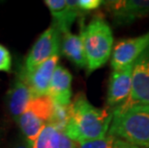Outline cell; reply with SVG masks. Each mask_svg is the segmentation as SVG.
I'll return each instance as SVG.
<instances>
[{
	"label": "cell",
	"instance_id": "obj_2",
	"mask_svg": "<svg viewBox=\"0 0 149 148\" xmlns=\"http://www.w3.org/2000/svg\"><path fill=\"white\" fill-rule=\"evenodd\" d=\"M80 36L83 39L88 73L102 67L113 54V36L110 25L100 15H95L87 25L81 24Z\"/></svg>",
	"mask_w": 149,
	"mask_h": 148
},
{
	"label": "cell",
	"instance_id": "obj_1",
	"mask_svg": "<svg viewBox=\"0 0 149 148\" xmlns=\"http://www.w3.org/2000/svg\"><path fill=\"white\" fill-rule=\"evenodd\" d=\"M70 117L65 135L75 142H83L107 136L113 118V110L99 109L88 102L84 93H78L71 101Z\"/></svg>",
	"mask_w": 149,
	"mask_h": 148
},
{
	"label": "cell",
	"instance_id": "obj_10",
	"mask_svg": "<svg viewBox=\"0 0 149 148\" xmlns=\"http://www.w3.org/2000/svg\"><path fill=\"white\" fill-rule=\"evenodd\" d=\"M33 97L32 90L21 71L12 83L6 95L9 113L17 122L26 111Z\"/></svg>",
	"mask_w": 149,
	"mask_h": 148
},
{
	"label": "cell",
	"instance_id": "obj_21",
	"mask_svg": "<svg viewBox=\"0 0 149 148\" xmlns=\"http://www.w3.org/2000/svg\"><path fill=\"white\" fill-rule=\"evenodd\" d=\"M13 148H32V146H31L26 140H24V141H22V142L17 143Z\"/></svg>",
	"mask_w": 149,
	"mask_h": 148
},
{
	"label": "cell",
	"instance_id": "obj_5",
	"mask_svg": "<svg viewBox=\"0 0 149 148\" xmlns=\"http://www.w3.org/2000/svg\"><path fill=\"white\" fill-rule=\"evenodd\" d=\"M133 86L129 98L113 112L122 113L134 107H149V48L142 53L133 67Z\"/></svg>",
	"mask_w": 149,
	"mask_h": 148
},
{
	"label": "cell",
	"instance_id": "obj_18",
	"mask_svg": "<svg viewBox=\"0 0 149 148\" xmlns=\"http://www.w3.org/2000/svg\"><path fill=\"white\" fill-rule=\"evenodd\" d=\"M12 55L7 47L0 43V71L11 72Z\"/></svg>",
	"mask_w": 149,
	"mask_h": 148
},
{
	"label": "cell",
	"instance_id": "obj_4",
	"mask_svg": "<svg viewBox=\"0 0 149 148\" xmlns=\"http://www.w3.org/2000/svg\"><path fill=\"white\" fill-rule=\"evenodd\" d=\"M54 112V102L49 95L35 96L17 124L25 140L33 146L44 127L50 123Z\"/></svg>",
	"mask_w": 149,
	"mask_h": 148
},
{
	"label": "cell",
	"instance_id": "obj_11",
	"mask_svg": "<svg viewBox=\"0 0 149 148\" xmlns=\"http://www.w3.org/2000/svg\"><path fill=\"white\" fill-rule=\"evenodd\" d=\"M59 61L60 54L55 55L51 59L42 63L31 72L22 70L34 97L48 95L54 71L59 65Z\"/></svg>",
	"mask_w": 149,
	"mask_h": 148
},
{
	"label": "cell",
	"instance_id": "obj_17",
	"mask_svg": "<svg viewBox=\"0 0 149 148\" xmlns=\"http://www.w3.org/2000/svg\"><path fill=\"white\" fill-rule=\"evenodd\" d=\"M116 138L108 134L107 136L97 140L77 142V148H113Z\"/></svg>",
	"mask_w": 149,
	"mask_h": 148
},
{
	"label": "cell",
	"instance_id": "obj_9",
	"mask_svg": "<svg viewBox=\"0 0 149 148\" xmlns=\"http://www.w3.org/2000/svg\"><path fill=\"white\" fill-rule=\"evenodd\" d=\"M133 67L134 65L119 70H113L108 86L107 107L115 110L129 98L133 86Z\"/></svg>",
	"mask_w": 149,
	"mask_h": 148
},
{
	"label": "cell",
	"instance_id": "obj_15",
	"mask_svg": "<svg viewBox=\"0 0 149 148\" xmlns=\"http://www.w3.org/2000/svg\"><path fill=\"white\" fill-rule=\"evenodd\" d=\"M61 47L63 54L76 67L88 69V61L81 36H77L70 32L64 34Z\"/></svg>",
	"mask_w": 149,
	"mask_h": 148
},
{
	"label": "cell",
	"instance_id": "obj_3",
	"mask_svg": "<svg viewBox=\"0 0 149 148\" xmlns=\"http://www.w3.org/2000/svg\"><path fill=\"white\" fill-rule=\"evenodd\" d=\"M109 135L134 145L149 148V107H134L122 113L113 112Z\"/></svg>",
	"mask_w": 149,
	"mask_h": 148
},
{
	"label": "cell",
	"instance_id": "obj_12",
	"mask_svg": "<svg viewBox=\"0 0 149 148\" xmlns=\"http://www.w3.org/2000/svg\"><path fill=\"white\" fill-rule=\"evenodd\" d=\"M53 17V25L63 35L70 32V27L82 13L77 0H45L44 1Z\"/></svg>",
	"mask_w": 149,
	"mask_h": 148
},
{
	"label": "cell",
	"instance_id": "obj_13",
	"mask_svg": "<svg viewBox=\"0 0 149 148\" xmlns=\"http://www.w3.org/2000/svg\"><path fill=\"white\" fill-rule=\"evenodd\" d=\"M71 83L72 75L68 69L59 65L54 71L48 95L53 102L62 106L71 104Z\"/></svg>",
	"mask_w": 149,
	"mask_h": 148
},
{
	"label": "cell",
	"instance_id": "obj_8",
	"mask_svg": "<svg viewBox=\"0 0 149 148\" xmlns=\"http://www.w3.org/2000/svg\"><path fill=\"white\" fill-rule=\"evenodd\" d=\"M104 5L117 26L129 25L149 15V0H113L104 1Z\"/></svg>",
	"mask_w": 149,
	"mask_h": 148
},
{
	"label": "cell",
	"instance_id": "obj_16",
	"mask_svg": "<svg viewBox=\"0 0 149 148\" xmlns=\"http://www.w3.org/2000/svg\"><path fill=\"white\" fill-rule=\"evenodd\" d=\"M69 106H62L54 103V112L49 124L53 125L54 127H56L59 130L65 132L66 125L69 121V117H70Z\"/></svg>",
	"mask_w": 149,
	"mask_h": 148
},
{
	"label": "cell",
	"instance_id": "obj_6",
	"mask_svg": "<svg viewBox=\"0 0 149 148\" xmlns=\"http://www.w3.org/2000/svg\"><path fill=\"white\" fill-rule=\"evenodd\" d=\"M60 34V30L53 24L42 33L25 60L23 69L25 72H31L42 63L59 54L61 46Z\"/></svg>",
	"mask_w": 149,
	"mask_h": 148
},
{
	"label": "cell",
	"instance_id": "obj_14",
	"mask_svg": "<svg viewBox=\"0 0 149 148\" xmlns=\"http://www.w3.org/2000/svg\"><path fill=\"white\" fill-rule=\"evenodd\" d=\"M32 148H77V142L72 140L51 124H47L34 142Z\"/></svg>",
	"mask_w": 149,
	"mask_h": 148
},
{
	"label": "cell",
	"instance_id": "obj_20",
	"mask_svg": "<svg viewBox=\"0 0 149 148\" xmlns=\"http://www.w3.org/2000/svg\"><path fill=\"white\" fill-rule=\"evenodd\" d=\"M113 148H143V147H139L137 145H134V144L127 142V141H125V140L116 138V143H115V147Z\"/></svg>",
	"mask_w": 149,
	"mask_h": 148
},
{
	"label": "cell",
	"instance_id": "obj_7",
	"mask_svg": "<svg viewBox=\"0 0 149 148\" xmlns=\"http://www.w3.org/2000/svg\"><path fill=\"white\" fill-rule=\"evenodd\" d=\"M149 48V31L141 36L120 40L113 47L112 54L113 70L125 68L141 57L145 50Z\"/></svg>",
	"mask_w": 149,
	"mask_h": 148
},
{
	"label": "cell",
	"instance_id": "obj_19",
	"mask_svg": "<svg viewBox=\"0 0 149 148\" xmlns=\"http://www.w3.org/2000/svg\"><path fill=\"white\" fill-rule=\"evenodd\" d=\"M102 4H104L102 0H77V5L82 14L96 10Z\"/></svg>",
	"mask_w": 149,
	"mask_h": 148
}]
</instances>
